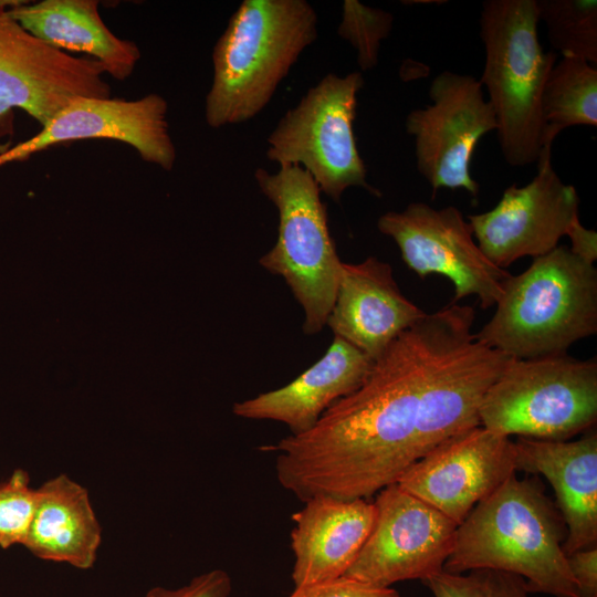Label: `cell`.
I'll list each match as a JSON object with an SVG mask.
<instances>
[{
  "mask_svg": "<svg viewBox=\"0 0 597 597\" xmlns=\"http://www.w3.org/2000/svg\"><path fill=\"white\" fill-rule=\"evenodd\" d=\"M434 329V313L426 314L310 430L262 448L277 453L276 478L285 490L303 502L315 496L368 500L398 482L415 462L420 391Z\"/></svg>",
  "mask_w": 597,
  "mask_h": 597,
  "instance_id": "cell-1",
  "label": "cell"
},
{
  "mask_svg": "<svg viewBox=\"0 0 597 597\" xmlns=\"http://www.w3.org/2000/svg\"><path fill=\"white\" fill-rule=\"evenodd\" d=\"M567 530L537 475L506 479L458 525L443 572L496 569L524 578L530 593L577 597Z\"/></svg>",
  "mask_w": 597,
  "mask_h": 597,
  "instance_id": "cell-2",
  "label": "cell"
},
{
  "mask_svg": "<svg viewBox=\"0 0 597 597\" xmlns=\"http://www.w3.org/2000/svg\"><path fill=\"white\" fill-rule=\"evenodd\" d=\"M317 21L305 0L242 1L213 48L207 124L220 128L256 116L316 41Z\"/></svg>",
  "mask_w": 597,
  "mask_h": 597,
  "instance_id": "cell-3",
  "label": "cell"
},
{
  "mask_svg": "<svg viewBox=\"0 0 597 597\" xmlns=\"http://www.w3.org/2000/svg\"><path fill=\"white\" fill-rule=\"evenodd\" d=\"M495 306L479 342L517 359L565 354L597 333V269L558 245L510 275Z\"/></svg>",
  "mask_w": 597,
  "mask_h": 597,
  "instance_id": "cell-4",
  "label": "cell"
},
{
  "mask_svg": "<svg viewBox=\"0 0 597 597\" xmlns=\"http://www.w3.org/2000/svg\"><path fill=\"white\" fill-rule=\"evenodd\" d=\"M484 46L482 87L488 92L505 161H537L542 146L541 97L556 62L538 40L536 0H486L480 13Z\"/></svg>",
  "mask_w": 597,
  "mask_h": 597,
  "instance_id": "cell-5",
  "label": "cell"
},
{
  "mask_svg": "<svg viewBox=\"0 0 597 597\" xmlns=\"http://www.w3.org/2000/svg\"><path fill=\"white\" fill-rule=\"evenodd\" d=\"M480 425L501 436L564 441L597 419V362L565 354L509 358L486 391Z\"/></svg>",
  "mask_w": 597,
  "mask_h": 597,
  "instance_id": "cell-6",
  "label": "cell"
},
{
  "mask_svg": "<svg viewBox=\"0 0 597 597\" xmlns=\"http://www.w3.org/2000/svg\"><path fill=\"white\" fill-rule=\"evenodd\" d=\"M254 178L279 212L276 242L259 263L284 279L304 311L303 332L317 334L326 325L343 271L321 190L295 165L275 172L258 168Z\"/></svg>",
  "mask_w": 597,
  "mask_h": 597,
  "instance_id": "cell-7",
  "label": "cell"
},
{
  "mask_svg": "<svg viewBox=\"0 0 597 597\" xmlns=\"http://www.w3.org/2000/svg\"><path fill=\"white\" fill-rule=\"evenodd\" d=\"M436 329L420 391L415 461L442 442L480 425V407L510 357L475 338L472 306L434 312Z\"/></svg>",
  "mask_w": 597,
  "mask_h": 597,
  "instance_id": "cell-8",
  "label": "cell"
},
{
  "mask_svg": "<svg viewBox=\"0 0 597 597\" xmlns=\"http://www.w3.org/2000/svg\"><path fill=\"white\" fill-rule=\"evenodd\" d=\"M364 86L360 72L325 75L308 88L268 136V159L301 166L321 192L338 202L349 187L381 192L367 182V170L354 135L357 94Z\"/></svg>",
  "mask_w": 597,
  "mask_h": 597,
  "instance_id": "cell-9",
  "label": "cell"
},
{
  "mask_svg": "<svg viewBox=\"0 0 597 597\" xmlns=\"http://www.w3.org/2000/svg\"><path fill=\"white\" fill-rule=\"evenodd\" d=\"M103 65L74 57L0 12V138L13 133V109L42 127L78 97H111Z\"/></svg>",
  "mask_w": 597,
  "mask_h": 597,
  "instance_id": "cell-10",
  "label": "cell"
},
{
  "mask_svg": "<svg viewBox=\"0 0 597 597\" xmlns=\"http://www.w3.org/2000/svg\"><path fill=\"white\" fill-rule=\"evenodd\" d=\"M431 103L412 109L406 132L415 143L416 166L432 189H464L476 200L479 182L471 176V160L480 139L496 130L493 109L479 80L443 71L429 87Z\"/></svg>",
  "mask_w": 597,
  "mask_h": 597,
  "instance_id": "cell-11",
  "label": "cell"
},
{
  "mask_svg": "<svg viewBox=\"0 0 597 597\" xmlns=\"http://www.w3.org/2000/svg\"><path fill=\"white\" fill-rule=\"evenodd\" d=\"M377 228L395 241L405 264L420 279L440 274L452 282L451 303L474 295L481 308H490L511 275L483 254L470 223L453 206L411 202L402 211L381 214Z\"/></svg>",
  "mask_w": 597,
  "mask_h": 597,
  "instance_id": "cell-12",
  "label": "cell"
},
{
  "mask_svg": "<svg viewBox=\"0 0 597 597\" xmlns=\"http://www.w3.org/2000/svg\"><path fill=\"white\" fill-rule=\"evenodd\" d=\"M374 526L343 577L389 588L443 570L458 525L420 499L390 484L377 493Z\"/></svg>",
  "mask_w": 597,
  "mask_h": 597,
  "instance_id": "cell-13",
  "label": "cell"
},
{
  "mask_svg": "<svg viewBox=\"0 0 597 597\" xmlns=\"http://www.w3.org/2000/svg\"><path fill=\"white\" fill-rule=\"evenodd\" d=\"M536 164L527 185L507 187L491 210L468 216L479 248L501 269L553 251L579 218L577 190L554 170L551 146L542 149Z\"/></svg>",
  "mask_w": 597,
  "mask_h": 597,
  "instance_id": "cell-14",
  "label": "cell"
},
{
  "mask_svg": "<svg viewBox=\"0 0 597 597\" xmlns=\"http://www.w3.org/2000/svg\"><path fill=\"white\" fill-rule=\"evenodd\" d=\"M514 473V441L479 426L415 461L397 484L460 525Z\"/></svg>",
  "mask_w": 597,
  "mask_h": 597,
  "instance_id": "cell-15",
  "label": "cell"
},
{
  "mask_svg": "<svg viewBox=\"0 0 597 597\" xmlns=\"http://www.w3.org/2000/svg\"><path fill=\"white\" fill-rule=\"evenodd\" d=\"M168 104L155 93L142 98L78 97L31 138L0 153V167L25 160L52 146L81 139H114L135 148L143 160L167 171L176 148L169 135Z\"/></svg>",
  "mask_w": 597,
  "mask_h": 597,
  "instance_id": "cell-16",
  "label": "cell"
},
{
  "mask_svg": "<svg viewBox=\"0 0 597 597\" xmlns=\"http://www.w3.org/2000/svg\"><path fill=\"white\" fill-rule=\"evenodd\" d=\"M427 313L400 291L389 263L368 256L343 262L326 325L373 360Z\"/></svg>",
  "mask_w": 597,
  "mask_h": 597,
  "instance_id": "cell-17",
  "label": "cell"
},
{
  "mask_svg": "<svg viewBox=\"0 0 597 597\" xmlns=\"http://www.w3.org/2000/svg\"><path fill=\"white\" fill-rule=\"evenodd\" d=\"M515 469L543 475L551 483L566 525L564 551L597 546V433L589 429L577 440L514 441Z\"/></svg>",
  "mask_w": 597,
  "mask_h": 597,
  "instance_id": "cell-18",
  "label": "cell"
},
{
  "mask_svg": "<svg viewBox=\"0 0 597 597\" xmlns=\"http://www.w3.org/2000/svg\"><path fill=\"white\" fill-rule=\"evenodd\" d=\"M376 507L364 499L315 496L292 515L294 587L343 577L374 526Z\"/></svg>",
  "mask_w": 597,
  "mask_h": 597,
  "instance_id": "cell-19",
  "label": "cell"
},
{
  "mask_svg": "<svg viewBox=\"0 0 597 597\" xmlns=\"http://www.w3.org/2000/svg\"><path fill=\"white\" fill-rule=\"evenodd\" d=\"M374 360L345 339L334 336L326 353L290 384L235 402L233 413L253 420L284 423L291 434L310 430L337 400L356 390Z\"/></svg>",
  "mask_w": 597,
  "mask_h": 597,
  "instance_id": "cell-20",
  "label": "cell"
},
{
  "mask_svg": "<svg viewBox=\"0 0 597 597\" xmlns=\"http://www.w3.org/2000/svg\"><path fill=\"white\" fill-rule=\"evenodd\" d=\"M102 526L88 491L66 474L35 489V504L23 546L35 557L78 569L94 566Z\"/></svg>",
  "mask_w": 597,
  "mask_h": 597,
  "instance_id": "cell-21",
  "label": "cell"
},
{
  "mask_svg": "<svg viewBox=\"0 0 597 597\" xmlns=\"http://www.w3.org/2000/svg\"><path fill=\"white\" fill-rule=\"evenodd\" d=\"M96 0L25 1L6 13L43 42L83 52L98 61L106 74L128 78L140 59L138 46L117 38L103 22Z\"/></svg>",
  "mask_w": 597,
  "mask_h": 597,
  "instance_id": "cell-22",
  "label": "cell"
},
{
  "mask_svg": "<svg viewBox=\"0 0 597 597\" xmlns=\"http://www.w3.org/2000/svg\"><path fill=\"white\" fill-rule=\"evenodd\" d=\"M542 146L573 126H597V67L578 57L555 62L541 97Z\"/></svg>",
  "mask_w": 597,
  "mask_h": 597,
  "instance_id": "cell-23",
  "label": "cell"
},
{
  "mask_svg": "<svg viewBox=\"0 0 597 597\" xmlns=\"http://www.w3.org/2000/svg\"><path fill=\"white\" fill-rule=\"evenodd\" d=\"M536 11L555 51L597 65L596 0H536Z\"/></svg>",
  "mask_w": 597,
  "mask_h": 597,
  "instance_id": "cell-24",
  "label": "cell"
},
{
  "mask_svg": "<svg viewBox=\"0 0 597 597\" xmlns=\"http://www.w3.org/2000/svg\"><path fill=\"white\" fill-rule=\"evenodd\" d=\"M394 17L390 12L370 8L357 0H345L338 35L356 50L362 71L374 69L378 63L381 41L391 32Z\"/></svg>",
  "mask_w": 597,
  "mask_h": 597,
  "instance_id": "cell-25",
  "label": "cell"
},
{
  "mask_svg": "<svg viewBox=\"0 0 597 597\" xmlns=\"http://www.w3.org/2000/svg\"><path fill=\"white\" fill-rule=\"evenodd\" d=\"M422 584L433 597H530L523 577L496 569H472L460 574L441 572Z\"/></svg>",
  "mask_w": 597,
  "mask_h": 597,
  "instance_id": "cell-26",
  "label": "cell"
},
{
  "mask_svg": "<svg viewBox=\"0 0 597 597\" xmlns=\"http://www.w3.org/2000/svg\"><path fill=\"white\" fill-rule=\"evenodd\" d=\"M35 489L30 485L29 473L15 469L0 482V547L22 545L33 515Z\"/></svg>",
  "mask_w": 597,
  "mask_h": 597,
  "instance_id": "cell-27",
  "label": "cell"
},
{
  "mask_svg": "<svg viewBox=\"0 0 597 597\" xmlns=\"http://www.w3.org/2000/svg\"><path fill=\"white\" fill-rule=\"evenodd\" d=\"M231 590L230 575L217 568L195 576L188 584L176 589L153 587L145 597H229Z\"/></svg>",
  "mask_w": 597,
  "mask_h": 597,
  "instance_id": "cell-28",
  "label": "cell"
},
{
  "mask_svg": "<svg viewBox=\"0 0 597 597\" xmlns=\"http://www.w3.org/2000/svg\"><path fill=\"white\" fill-rule=\"evenodd\" d=\"M289 597H400L392 588H378L341 577L334 580L295 587Z\"/></svg>",
  "mask_w": 597,
  "mask_h": 597,
  "instance_id": "cell-29",
  "label": "cell"
},
{
  "mask_svg": "<svg viewBox=\"0 0 597 597\" xmlns=\"http://www.w3.org/2000/svg\"><path fill=\"white\" fill-rule=\"evenodd\" d=\"M577 597H597V546L567 555Z\"/></svg>",
  "mask_w": 597,
  "mask_h": 597,
  "instance_id": "cell-30",
  "label": "cell"
},
{
  "mask_svg": "<svg viewBox=\"0 0 597 597\" xmlns=\"http://www.w3.org/2000/svg\"><path fill=\"white\" fill-rule=\"evenodd\" d=\"M566 235L570 239V251L584 261L594 264L597 259V233L585 228L579 218L569 227Z\"/></svg>",
  "mask_w": 597,
  "mask_h": 597,
  "instance_id": "cell-31",
  "label": "cell"
}]
</instances>
